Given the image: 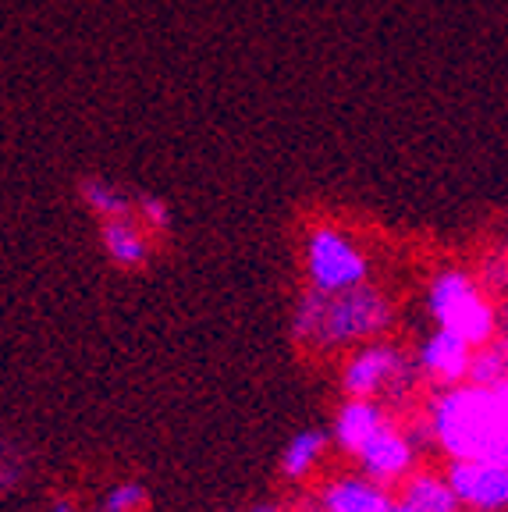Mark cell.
Wrapping results in <instances>:
<instances>
[{
	"mask_svg": "<svg viewBox=\"0 0 508 512\" xmlns=\"http://www.w3.org/2000/svg\"><path fill=\"white\" fill-rule=\"evenodd\" d=\"M427 303L437 320V328L455 331L473 349L494 342V335H498V313H494L491 299H487V288L469 278L466 271L437 274L430 281Z\"/></svg>",
	"mask_w": 508,
	"mask_h": 512,
	"instance_id": "obj_3",
	"label": "cell"
},
{
	"mask_svg": "<svg viewBox=\"0 0 508 512\" xmlns=\"http://www.w3.org/2000/svg\"><path fill=\"white\" fill-rule=\"evenodd\" d=\"M320 509L324 512H391L395 502L388 495V484L374 477H342L331 480L320 495Z\"/></svg>",
	"mask_w": 508,
	"mask_h": 512,
	"instance_id": "obj_9",
	"label": "cell"
},
{
	"mask_svg": "<svg viewBox=\"0 0 508 512\" xmlns=\"http://www.w3.org/2000/svg\"><path fill=\"white\" fill-rule=\"evenodd\" d=\"M498 328H501V335H505V338H508V310H505V317H501V320H498Z\"/></svg>",
	"mask_w": 508,
	"mask_h": 512,
	"instance_id": "obj_21",
	"label": "cell"
},
{
	"mask_svg": "<svg viewBox=\"0 0 508 512\" xmlns=\"http://www.w3.org/2000/svg\"><path fill=\"white\" fill-rule=\"evenodd\" d=\"M79 196H82V203L100 217V221H107V217L135 214V203L128 200L121 189H114L111 182H104V178H86V182L79 185Z\"/></svg>",
	"mask_w": 508,
	"mask_h": 512,
	"instance_id": "obj_14",
	"label": "cell"
},
{
	"mask_svg": "<svg viewBox=\"0 0 508 512\" xmlns=\"http://www.w3.org/2000/svg\"><path fill=\"white\" fill-rule=\"evenodd\" d=\"M391 512H416V509H413V505H409V502H405V498H398L395 509H391Z\"/></svg>",
	"mask_w": 508,
	"mask_h": 512,
	"instance_id": "obj_19",
	"label": "cell"
},
{
	"mask_svg": "<svg viewBox=\"0 0 508 512\" xmlns=\"http://www.w3.org/2000/svg\"><path fill=\"white\" fill-rule=\"evenodd\" d=\"M306 274H310V288L345 292V288L366 285L370 260L338 228H313L306 239Z\"/></svg>",
	"mask_w": 508,
	"mask_h": 512,
	"instance_id": "obj_4",
	"label": "cell"
},
{
	"mask_svg": "<svg viewBox=\"0 0 508 512\" xmlns=\"http://www.w3.org/2000/svg\"><path fill=\"white\" fill-rule=\"evenodd\" d=\"M402 498L413 505L416 512H459L462 498L455 495L452 480L437 477V473H409L405 477Z\"/></svg>",
	"mask_w": 508,
	"mask_h": 512,
	"instance_id": "obj_12",
	"label": "cell"
},
{
	"mask_svg": "<svg viewBox=\"0 0 508 512\" xmlns=\"http://www.w3.org/2000/svg\"><path fill=\"white\" fill-rule=\"evenodd\" d=\"M384 424H388V413L374 399H349L342 406V413H338V420H334V441L349 456H359L366 441L374 438Z\"/></svg>",
	"mask_w": 508,
	"mask_h": 512,
	"instance_id": "obj_10",
	"label": "cell"
},
{
	"mask_svg": "<svg viewBox=\"0 0 508 512\" xmlns=\"http://www.w3.org/2000/svg\"><path fill=\"white\" fill-rule=\"evenodd\" d=\"M139 214L128 217H107L100 224V239L104 249L118 267H143L150 260V239H146L143 221H135Z\"/></svg>",
	"mask_w": 508,
	"mask_h": 512,
	"instance_id": "obj_11",
	"label": "cell"
},
{
	"mask_svg": "<svg viewBox=\"0 0 508 512\" xmlns=\"http://www.w3.org/2000/svg\"><path fill=\"white\" fill-rule=\"evenodd\" d=\"M395 310L374 285H356L345 292L310 288L295 306L292 335L310 349H342V345L370 342L391 328Z\"/></svg>",
	"mask_w": 508,
	"mask_h": 512,
	"instance_id": "obj_2",
	"label": "cell"
},
{
	"mask_svg": "<svg viewBox=\"0 0 508 512\" xmlns=\"http://www.w3.org/2000/svg\"><path fill=\"white\" fill-rule=\"evenodd\" d=\"M143 505H146V488L135 484V480H125V484L111 488L104 498V512H139Z\"/></svg>",
	"mask_w": 508,
	"mask_h": 512,
	"instance_id": "obj_15",
	"label": "cell"
},
{
	"mask_svg": "<svg viewBox=\"0 0 508 512\" xmlns=\"http://www.w3.org/2000/svg\"><path fill=\"white\" fill-rule=\"evenodd\" d=\"M409 363L405 356L388 342H366L363 349L345 363L342 388L349 399H377V395L402 392L409 384Z\"/></svg>",
	"mask_w": 508,
	"mask_h": 512,
	"instance_id": "obj_5",
	"label": "cell"
},
{
	"mask_svg": "<svg viewBox=\"0 0 508 512\" xmlns=\"http://www.w3.org/2000/svg\"><path fill=\"white\" fill-rule=\"evenodd\" d=\"M135 214H139V221H143L150 232H167V228H171V210H167V203L157 200V196H139V200H135Z\"/></svg>",
	"mask_w": 508,
	"mask_h": 512,
	"instance_id": "obj_16",
	"label": "cell"
},
{
	"mask_svg": "<svg viewBox=\"0 0 508 512\" xmlns=\"http://www.w3.org/2000/svg\"><path fill=\"white\" fill-rule=\"evenodd\" d=\"M242 512H278L274 505H253V509H242Z\"/></svg>",
	"mask_w": 508,
	"mask_h": 512,
	"instance_id": "obj_20",
	"label": "cell"
},
{
	"mask_svg": "<svg viewBox=\"0 0 508 512\" xmlns=\"http://www.w3.org/2000/svg\"><path fill=\"white\" fill-rule=\"evenodd\" d=\"M473 352H477V349H473V345H469L466 338H459L455 331L437 328L434 335H430L427 342H423L420 356H416V367H420L423 374L430 377V381L452 388V384L469 381Z\"/></svg>",
	"mask_w": 508,
	"mask_h": 512,
	"instance_id": "obj_8",
	"label": "cell"
},
{
	"mask_svg": "<svg viewBox=\"0 0 508 512\" xmlns=\"http://www.w3.org/2000/svg\"><path fill=\"white\" fill-rule=\"evenodd\" d=\"M356 459H359V466H363L366 477L381 480V484H395V480L413 473L416 448H413V441L405 438V434L388 420L374 438L366 441L363 452H359Z\"/></svg>",
	"mask_w": 508,
	"mask_h": 512,
	"instance_id": "obj_7",
	"label": "cell"
},
{
	"mask_svg": "<svg viewBox=\"0 0 508 512\" xmlns=\"http://www.w3.org/2000/svg\"><path fill=\"white\" fill-rule=\"evenodd\" d=\"M50 512H75V505L72 502H54L50 505Z\"/></svg>",
	"mask_w": 508,
	"mask_h": 512,
	"instance_id": "obj_18",
	"label": "cell"
},
{
	"mask_svg": "<svg viewBox=\"0 0 508 512\" xmlns=\"http://www.w3.org/2000/svg\"><path fill=\"white\" fill-rule=\"evenodd\" d=\"M430 434L452 459L508 463V384H452L430 406Z\"/></svg>",
	"mask_w": 508,
	"mask_h": 512,
	"instance_id": "obj_1",
	"label": "cell"
},
{
	"mask_svg": "<svg viewBox=\"0 0 508 512\" xmlns=\"http://www.w3.org/2000/svg\"><path fill=\"white\" fill-rule=\"evenodd\" d=\"M480 285H484L487 292H501V288L508 285V260H487Z\"/></svg>",
	"mask_w": 508,
	"mask_h": 512,
	"instance_id": "obj_17",
	"label": "cell"
},
{
	"mask_svg": "<svg viewBox=\"0 0 508 512\" xmlns=\"http://www.w3.org/2000/svg\"><path fill=\"white\" fill-rule=\"evenodd\" d=\"M327 445H331V434H327V431L295 434V438L288 441L285 456H281V473H285L288 480H302L306 473L313 470V466L320 463V456L327 452Z\"/></svg>",
	"mask_w": 508,
	"mask_h": 512,
	"instance_id": "obj_13",
	"label": "cell"
},
{
	"mask_svg": "<svg viewBox=\"0 0 508 512\" xmlns=\"http://www.w3.org/2000/svg\"><path fill=\"white\" fill-rule=\"evenodd\" d=\"M455 495L466 509L477 512H501L508 509V463H473V459H455L448 466Z\"/></svg>",
	"mask_w": 508,
	"mask_h": 512,
	"instance_id": "obj_6",
	"label": "cell"
}]
</instances>
